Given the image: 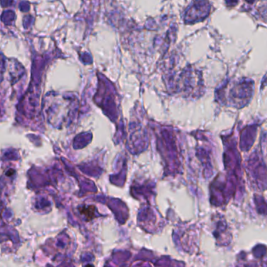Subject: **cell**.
Segmentation results:
<instances>
[{
  "label": "cell",
  "mask_w": 267,
  "mask_h": 267,
  "mask_svg": "<svg viewBox=\"0 0 267 267\" xmlns=\"http://www.w3.org/2000/svg\"><path fill=\"white\" fill-rule=\"evenodd\" d=\"M210 13V4L206 1H198L186 11L185 20L186 23H195L207 18Z\"/></svg>",
  "instance_id": "1"
},
{
  "label": "cell",
  "mask_w": 267,
  "mask_h": 267,
  "mask_svg": "<svg viewBox=\"0 0 267 267\" xmlns=\"http://www.w3.org/2000/svg\"><path fill=\"white\" fill-rule=\"evenodd\" d=\"M248 2H253L254 0H248Z\"/></svg>",
  "instance_id": "2"
}]
</instances>
